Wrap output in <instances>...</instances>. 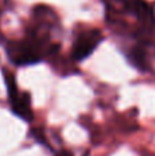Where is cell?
Returning a JSON list of instances; mask_svg holds the SVG:
<instances>
[{
	"label": "cell",
	"instance_id": "3",
	"mask_svg": "<svg viewBox=\"0 0 155 156\" xmlns=\"http://www.w3.org/2000/svg\"><path fill=\"white\" fill-rule=\"evenodd\" d=\"M103 40V34L98 29H88L82 30L76 36L71 47V58L76 62L87 59Z\"/></svg>",
	"mask_w": 155,
	"mask_h": 156
},
{
	"label": "cell",
	"instance_id": "4",
	"mask_svg": "<svg viewBox=\"0 0 155 156\" xmlns=\"http://www.w3.org/2000/svg\"><path fill=\"white\" fill-rule=\"evenodd\" d=\"M106 2H110V3H115V2H122V0H106Z\"/></svg>",
	"mask_w": 155,
	"mask_h": 156
},
{
	"label": "cell",
	"instance_id": "1",
	"mask_svg": "<svg viewBox=\"0 0 155 156\" xmlns=\"http://www.w3.org/2000/svg\"><path fill=\"white\" fill-rule=\"evenodd\" d=\"M58 49L55 44H51L49 38L41 37L34 33H29L23 40L10 41L5 47L10 62L16 66H29L38 63L49 54Z\"/></svg>",
	"mask_w": 155,
	"mask_h": 156
},
{
	"label": "cell",
	"instance_id": "2",
	"mask_svg": "<svg viewBox=\"0 0 155 156\" xmlns=\"http://www.w3.org/2000/svg\"><path fill=\"white\" fill-rule=\"evenodd\" d=\"M4 80L7 85L8 103H10L11 111L23 121H32L33 110H32V97L27 92H21L18 89L14 74L4 71Z\"/></svg>",
	"mask_w": 155,
	"mask_h": 156
}]
</instances>
